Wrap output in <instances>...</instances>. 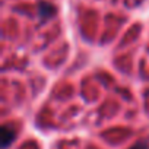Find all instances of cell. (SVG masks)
Masks as SVG:
<instances>
[{"mask_svg":"<svg viewBox=\"0 0 149 149\" xmlns=\"http://www.w3.org/2000/svg\"><path fill=\"white\" fill-rule=\"evenodd\" d=\"M0 136H2V149H8L16 139V130H15V127H12L9 124H5L2 127Z\"/></svg>","mask_w":149,"mask_h":149,"instance_id":"cell-1","label":"cell"},{"mask_svg":"<svg viewBox=\"0 0 149 149\" xmlns=\"http://www.w3.org/2000/svg\"><path fill=\"white\" fill-rule=\"evenodd\" d=\"M54 8L51 6V5H47V3H41L40 5V15L42 16V18H50V16H53L54 15Z\"/></svg>","mask_w":149,"mask_h":149,"instance_id":"cell-2","label":"cell"},{"mask_svg":"<svg viewBox=\"0 0 149 149\" xmlns=\"http://www.w3.org/2000/svg\"><path fill=\"white\" fill-rule=\"evenodd\" d=\"M130 149H149V145H148L146 142H142V143L139 142V143H136L134 146H132Z\"/></svg>","mask_w":149,"mask_h":149,"instance_id":"cell-3","label":"cell"}]
</instances>
